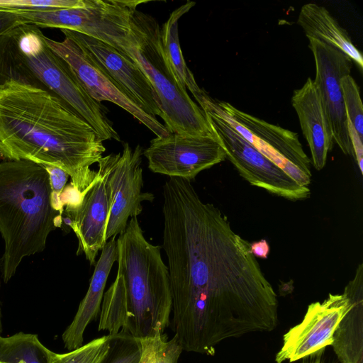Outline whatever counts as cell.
Returning <instances> with one entry per match:
<instances>
[{
  "label": "cell",
  "instance_id": "15",
  "mask_svg": "<svg viewBox=\"0 0 363 363\" xmlns=\"http://www.w3.org/2000/svg\"><path fill=\"white\" fill-rule=\"evenodd\" d=\"M61 31L65 37L88 52L141 109L153 117L161 116L152 87L132 57L96 38L74 30L61 29Z\"/></svg>",
  "mask_w": 363,
  "mask_h": 363
},
{
  "label": "cell",
  "instance_id": "29",
  "mask_svg": "<svg viewBox=\"0 0 363 363\" xmlns=\"http://www.w3.org/2000/svg\"><path fill=\"white\" fill-rule=\"evenodd\" d=\"M350 139L352 143L354 157L356 160L360 172H363V138L357 133L352 125L347 121Z\"/></svg>",
  "mask_w": 363,
  "mask_h": 363
},
{
  "label": "cell",
  "instance_id": "6",
  "mask_svg": "<svg viewBox=\"0 0 363 363\" xmlns=\"http://www.w3.org/2000/svg\"><path fill=\"white\" fill-rule=\"evenodd\" d=\"M160 29L154 17L136 10L131 18L125 52L150 82L157 96L160 118L170 133L215 136L204 112L174 74L163 49Z\"/></svg>",
  "mask_w": 363,
  "mask_h": 363
},
{
  "label": "cell",
  "instance_id": "23",
  "mask_svg": "<svg viewBox=\"0 0 363 363\" xmlns=\"http://www.w3.org/2000/svg\"><path fill=\"white\" fill-rule=\"evenodd\" d=\"M140 341L142 352L138 363H178L183 351L174 335L168 340L162 333Z\"/></svg>",
  "mask_w": 363,
  "mask_h": 363
},
{
  "label": "cell",
  "instance_id": "12",
  "mask_svg": "<svg viewBox=\"0 0 363 363\" xmlns=\"http://www.w3.org/2000/svg\"><path fill=\"white\" fill-rule=\"evenodd\" d=\"M143 149L138 145L133 149L125 143L122 152L108 155L109 160L108 184L112 197L106 240L123 233L129 218L138 217L143 211L142 202H152L154 195L143 192Z\"/></svg>",
  "mask_w": 363,
  "mask_h": 363
},
{
  "label": "cell",
  "instance_id": "4",
  "mask_svg": "<svg viewBox=\"0 0 363 363\" xmlns=\"http://www.w3.org/2000/svg\"><path fill=\"white\" fill-rule=\"evenodd\" d=\"M53 208L44 165L28 160L0 162V234L4 250L2 278L7 283L27 257L42 252L48 237L61 226Z\"/></svg>",
  "mask_w": 363,
  "mask_h": 363
},
{
  "label": "cell",
  "instance_id": "3",
  "mask_svg": "<svg viewBox=\"0 0 363 363\" xmlns=\"http://www.w3.org/2000/svg\"><path fill=\"white\" fill-rule=\"evenodd\" d=\"M116 242L118 272L104 294L98 330L139 339L162 334L170 323L172 293L161 248L146 240L138 217Z\"/></svg>",
  "mask_w": 363,
  "mask_h": 363
},
{
  "label": "cell",
  "instance_id": "31",
  "mask_svg": "<svg viewBox=\"0 0 363 363\" xmlns=\"http://www.w3.org/2000/svg\"><path fill=\"white\" fill-rule=\"evenodd\" d=\"M282 169L296 182L301 186H308L311 177L306 174L289 161H286Z\"/></svg>",
  "mask_w": 363,
  "mask_h": 363
},
{
  "label": "cell",
  "instance_id": "17",
  "mask_svg": "<svg viewBox=\"0 0 363 363\" xmlns=\"http://www.w3.org/2000/svg\"><path fill=\"white\" fill-rule=\"evenodd\" d=\"M101 250L88 290L77 313L62 335L65 347L71 351L83 345L84 333L89 323L99 314L108 277L117 261L116 237H112Z\"/></svg>",
  "mask_w": 363,
  "mask_h": 363
},
{
  "label": "cell",
  "instance_id": "11",
  "mask_svg": "<svg viewBox=\"0 0 363 363\" xmlns=\"http://www.w3.org/2000/svg\"><path fill=\"white\" fill-rule=\"evenodd\" d=\"M309 40V48L315 60L313 80L333 141L345 155L354 157L350 139L340 82L350 74L352 60L339 49L324 42Z\"/></svg>",
  "mask_w": 363,
  "mask_h": 363
},
{
  "label": "cell",
  "instance_id": "9",
  "mask_svg": "<svg viewBox=\"0 0 363 363\" xmlns=\"http://www.w3.org/2000/svg\"><path fill=\"white\" fill-rule=\"evenodd\" d=\"M143 155L153 172L189 181L226 158L216 136L175 133L152 139Z\"/></svg>",
  "mask_w": 363,
  "mask_h": 363
},
{
  "label": "cell",
  "instance_id": "26",
  "mask_svg": "<svg viewBox=\"0 0 363 363\" xmlns=\"http://www.w3.org/2000/svg\"><path fill=\"white\" fill-rule=\"evenodd\" d=\"M340 84L347 121L363 138V106L359 86L350 74L343 77Z\"/></svg>",
  "mask_w": 363,
  "mask_h": 363
},
{
  "label": "cell",
  "instance_id": "19",
  "mask_svg": "<svg viewBox=\"0 0 363 363\" xmlns=\"http://www.w3.org/2000/svg\"><path fill=\"white\" fill-rule=\"evenodd\" d=\"M232 119L267 144L285 160L311 177V160L305 153L296 133L273 125L240 110L225 101L217 102Z\"/></svg>",
  "mask_w": 363,
  "mask_h": 363
},
{
  "label": "cell",
  "instance_id": "24",
  "mask_svg": "<svg viewBox=\"0 0 363 363\" xmlns=\"http://www.w3.org/2000/svg\"><path fill=\"white\" fill-rule=\"evenodd\" d=\"M110 340L108 334L67 353L55 352L52 363H100L109 350Z\"/></svg>",
  "mask_w": 363,
  "mask_h": 363
},
{
  "label": "cell",
  "instance_id": "27",
  "mask_svg": "<svg viewBox=\"0 0 363 363\" xmlns=\"http://www.w3.org/2000/svg\"><path fill=\"white\" fill-rule=\"evenodd\" d=\"M86 0H0V9L48 11L82 8Z\"/></svg>",
  "mask_w": 363,
  "mask_h": 363
},
{
  "label": "cell",
  "instance_id": "5",
  "mask_svg": "<svg viewBox=\"0 0 363 363\" xmlns=\"http://www.w3.org/2000/svg\"><path fill=\"white\" fill-rule=\"evenodd\" d=\"M45 37L39 27L30 23L0 36V84L14 80L48 91L86 121L102 141L120 142L106 107L89 95L70 66L48 46Z\"/></svg>",
  "mask_w": 363,
  "mask_h": 363
},
{
  "label": "cell",
  "instance_id": "32",
  "mask_svg": "<svg viewBox=\"0 0 363 363\" xmlns=\"http://www.w3.org/2000/svg\"><path fill=\"white\" fill-rule=\"evenodd\" d=\"M269 245L266 240L250 243V251L255 257L267 259L269 253Z\"/></svg>",
  "mask_w": 363,
  "mask_h": 363
},
{
  "label": "cell",
  "instance_id": "2",
  "mask_svg": "<svg viewBox=\"0 0 363 363\" xmlns=\"http://www.w3.org/2000/svg\"><path fill=\"white\" fill-rule=\"evenodd\" d=\"M105 151L94 128L58 96L14 80L0 84V159L61 168L82 193Z\"/></svg>",
  "mask_w": 363,
  "mask_h": 363
},
{
  "label": "cell",
  "instance_id": "18",
  "mask_svg": "<svg viewBox=\"0 0 363 363\" xmlns=\"http://www.w3.org/2000/svg\"><path fill=\"white\" fill-rule=\"evenodd\" d=\"M344 291L350 298V307L334 333L331 346L342 363H363L362 264Z\"/></svg>",
  "mask_w": 363,
  "mask_h": 363
},
{
  "label": "cell",
  "instance_id": "33",
  "mask_svg": "<svg viewBox=\"0 0 363 363\" xmlns=\"http://www.w3.org/2000/svg\"><path fill=\"white\" fill-rule=\"evenodd\" d=\"M1 264V259H0V267ZM2 330V324H1V303H0V335Z\"/></svg>",
  "mask_w": 363,
  "mask_h": 363
},
{
  "label": "cell",
  "instance_id": "13",
  "mask_svg": "<svg viewBox=\"0 0 363 363\" xmlns=\"http://www.w3.org/2000/svg\"><path fill=\"white\" fill-rule=\"evenodd\" d=\"M349 307L350 298L345 291L342 294H330L323 302L311 303L303 320L284 335L276 363L293 362L332 345L334 333Z\"/></svg>",
  "mask_w": 363,
  "mask_h": 363
},
{
  "label": "cell",
  "instance_id": "28",
  "mask_svg": "<svg viewBox=\"0 0 363 363\" xmlns=\"http://www.w3.org/2000/svg\"><path fill=\"white\" fill-rule=\"evenodd\" d=\"M47 170L52 189V201L54 209L62 216L64 208L60 203V195L67 185L69 174L61 168L54 166H45Z\"/></svg>",
  "mask_w": 363,
  "mask_h": 363
},
{
  "label": "cell",
  "instance_id": "7",
  "mask_svg": "<svg viewBox=\"0 0 363 363\" xmlns=\"http://www.w3.org/2000/svg\"><path fill=\"white\" fill-rule=\"evenodd\" d=\"M140 0H86L82 8L48 11L12 10L23 23L39 28L74 30L99 40L125 53L129 43L130 21Z\"/></svg>",
  "mask_w": 363,
  "mask_h": 363
},
{
  "label": "cell",
  "instance_id": "22",
  "mask_svg": "<svg viewBox=\"0 0 363 363\" xmlns=\"http://www.w3.org/2000/svg\"><path fill=\"white\" fill-rule=\"evenodd\" d=\"M54 354L35 334L0 335V363H52Z\"/></svg>",
  "mask_w": 363,
  "mask_h": 363
},
{
  "label": "cell",
  "instance_id": "8",
  "mask_svg": "<svg viewBox=\"0 0 363 363\" xmlns=\"http://www.w3.org/2000/svg\"><path fill=\"white\" fill-rule=\"evenodd\" d=\"M211 100L208 95L205 96L199 103V106L224 150L226 158L242 177L252 186L289 200H301L310 196L308 186L299 185L243 138L212 107Z\"/></svg>",
  "mask_w": 363,
  "mask_h": 363
},
{
  "label": "cell",
  "instance_id": "1",
  "mask_svg": "<svg viewBox=\"0 0 363 363\" xmlns=\"http://www.w3.org/2000/svg\"><path fill=\"white\" fill-rule=\"evenodd\" d=\"M162 194L169 325L183 351L213 356L223 340L273 330L277 296L250 243L191 181L169 177Z\"/></svg>",
  "mask_w": 363,
  "mask_h": 363
},
{
  "label": "cell",
  "instance_id": "25",
  "mask_svg": "<svg viewBox=\"0 0 363 363\" xmlns=\"http://www.w3.org/2000/svg\"><path fill=\"white\" fill-rule=\"evenodd\" d=\"M109 350L100 363H138L142 347L139 338L126 333L110 335Z\"/></svg>",
  "mask_w": 363,
  "mask_h": 363
},
{
  "label": "cell",
  "instance_id": "21",
  "mask_svg": "<svg viewBox=\"0 0 363 363\" xmlns=\"http://www.w3.org/2000/svg\"><path fill=\"white\" fill-rule=\"evenodd\" d=\"M195 2L187 1L173 11L160 29L163 49L178 82L191 93L199 103L206 94L199 86L191 71L187 67L180 47L179 39V20L187 13Z\"/></svg>",
  "mask_w": 363,
  "mask_h": 363
},
{
  "label": "cell",
  "instance_id": "16",
  "mask_svg": "<svg viewBox=\"0 0 363 363\" xmlns=\"http://www.w3.org/2000/svg\"><path fill=\"white\" fill-rule=\"evenodd\" d=\"M291 104L308 142L312 164L317 170H320L325 165L328 153L334 141L317 87L310 77L300 89L294 91Z\"/></svg>",
  "mask_w": 363,
  "mask_h": 363
},
{
  "label": "cell",
  "instance_id": "14",
  "mask_svg": "<svg viewBox=\"0 0 363 363\" xmlns=\"http://www.w3.org/2000/svg\"><path fill=\"white\" fill-rule=\"evenodd\" d=\"M99 169L92 182L82 192L77 206L65 208L69 218V226L75 233L79 245L77 254H84L90 264H96V258L107 240L106 230L112 206L108 184V156L98 161Z\"/></svg>",
  "mask_w": 363,
  "mask_h": 363
},
{
  "label": "cell",
  "instance_id": "30",
  "mask_svg": "<svg viewBox=\"0 0 363 363\" xmlns=\"http://www.w3.org/2000/svg\"><path fill=\"white\" fill-rule=\"evenodd\" d=\"M23 24L20 16L11 10L0 9V36Z\"/></svg>",
  "mask_w": 363,
  "mask_h": 363
},
{
  "label": "cell",
  "instance_id": "10",
  "mask_svg": "<svg viewBox=\"0 0 363 363\" xmlns=\"http://www.w3.org/2000/svg\"><path fill=\"white\" fill-rule=\"evenodd\" d=\"M48 46L70 66L89 95L97 102H112L131 114L156 136L170 133L156 117L145 112L84 49L71 39L62 41L45 37Z\"/></svg>",
  "mask_w": 363,
  "mask_h": 363
},
{
  "label": "cell",
  "instance_id": "20",
  "mask_svg": "<svg viewBox=\"0 0 363 363\" xmlns=\"http://www.w3.org/2000/svg\"><path fill=\"white\" fill-rule=\"evenodd\" d=\"M297 23L308 39L318 40L339 49L362 69L361 52L326 8L314 3L304 4L301 8Z\"/></svg>",
  "mask_w": 363,
  "mask_h": 363
}]
</instances>
